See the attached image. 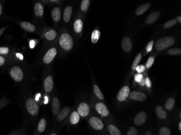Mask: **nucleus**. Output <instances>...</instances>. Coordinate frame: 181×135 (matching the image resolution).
Wrapping results in <instances>:
<instances>
[{"label":"nucleus","instance_id":"obj_1","mask_svg":"<svg viewBox=\"0 0 181 135\" xmlns=\"http://www.w3.org/2000/svg\"><path fill=\"white\" fill-rule=\"evenodd\" d=\"M175 43V38L172 36H166L160 38L156 43V48L158 50H162L168 48Z\"/></svg>","mask_w":181,"mask_h":135},{"label":"nucleus","instance_id":"obj_2","mask_svg":"<svg viewBox=\"0 0 181 135\" xmlns=\"http://www.w3.org/2000/svg\"><path fill=\"white\" fill-rule=\"evenodd\" d=\"M59 45L65 50H70L73 46L72 37L70 34L63 33L59 38Z\"/></svg>","mask_w":181,"mask_h":135},{"label":"nucleus","instance_id":"obj_3","mask_svg":"<svg viewBox=\"0 0 181 135\" xmlns=\"http://www.w3.org/2000/svg\"><path fill=\"white\" fill-rule=\"evenodd\" d=\"M26 107L28 113L30 115L36 116L39 111V107L36 101L33 98H28L26 103Z\"/></svg>","mask_w":181,"mask_h":135},{"label":"nucleus","instance_id":"obj_4","mask_svg":"<svg viewBox=\"0 0 181 135\" xmlns=\"http://www.w3.org/2000/svg\"><path fill=\"white\" fill-rule=\"evenodd\" d=\"M11 76L14 80L20 82L24 78V72L21 68L19 66H14L11 68L10 71Z\"/></svg>","mask_w":181,"mask_h":135},{"label":"nucleus","instance_id":"obj_5","mask_svg":"<svg viewBox=\"0 0 181 135\" xmlns=\"http://www.w3.org/2000/svg\"><path fill=\"white\" fill-rule=\"evenodd\" d=\"M57 50L56 48H52L47 51L43 58V62L46 64L50 63L53 61L57 55Z\"/></svg>","mask_w":181,"mask_h":135},{"label":"nucleus","instance_id":"obj_6","mask_svg":"<svg viewBox=\"0 0 181 135\" xmlns=\"http://www.w3.org/2000/svg\"><path fill=\"white\" fill-rule=\"evenodd\" d=\"M90 124L94 129L97 130H101L104 128V125L102 120L97 117H92L89 120Z\"/></svg>","mask_w":181,"mask_h":135},{"label":"nucleus","instance_id":"obj_7","mask_svg":"<svg viewBox=\"0 0 181 135\" xmlns=\"http://www.w3.org/2000/svg\"><path fill=\"white\" fill-rule=\"evenodd\" d=\"M147 120V113L144 111H141L134 117L133 122L134 124L137 126H141L143 124H144Z\"/></svg>","mask_w":181,"mask_h":135},{"label":"nucleus","instance_id":"obj_8","mask_svg":"<svg viewBox=\"0 0 181 135\" xmlns=\"http://www.w3.org/2000/svg\"><path fill=\"white\" fill-rule=\"evenodd\" d=\"M130 93V90L128 86L123 87L117 94V99L119 101H124L129 97Z\"/></svg>","mask_w":181,"mask_h":135},{"label":"nucleus","instance_id":"obj_9","mask_svg":"<svg viewBox=\"0 0 181 135\" xmlns=\"http://www.w3.org/2000/svg\"><path fill=\"white\" fill-rule=\"evenodd\" d=\"M78 112L81 117H86L90 113V107L85 102H81L78 107Z\"/></svg>","mask_w":181,"mask_h":135},{"label":"nucleus","instance_id":"obj_10","mask_svg":"<svg viewBox=\"0 0 181 135\" xmlns=\"http://www.w3.org/2000/svg\"><path fill=\"white\" fill-rule=\"evenodd\" d=\"M96 109L100 115L104 116V117H107V116H109V114H110V111H109L108 108H107L105 104L102 102H98L96 104Z\"/></svg>","mask_w":181,"mask_h":135},{"label":"nucleus","instance_id":"obj_11","mask_svg":"<svg viewBox=\"0 0 181 135\" xmlns=\"http://www.w3.org/2000/svg\"><path fill=\"white\" fill-rule=\"evenodd\" d=\"M129 96L131 99L137 101H144L147 98V95L144 93L138 91H132L130 93Z\"/></svg>","mask_w":181,"mask_h":135},{"label":"nucleus","instance_id":"obj_12","mask_svg":"<svg viewBox=\"0 0 181 135\" xmlns=\"http://www.w3.org/2000/svg\"><path fill=\"white\" fill-rule=\"evenodd\" d=\"M53 79L52 76L49 75L44 81V89L46 93H50L53 89Z\"/></svg>","mask_w":181,"mask_h":135},{"label":"nucleus","instance_id":"obj_13","mask_svg":"<svg viewBox=\"0 0 181 135\" xmlns=\"http://www.w3.org/2000/svg\"><path fill=\"white\" fill-rule=\"evenodd\" d=\"M121 46H122L124 50L126 52H130L131 50H132V41L131 40V39L128 37H124L123 40H122Z\"/></svg>","mask_w":181,"mask_h":135},{"label":"nucleus","instance_id":"obj_14","mask_svg":"<svg viewBox=\"0 0 181 135\" xmlns=\"http://www.w3.org/2000/svg\"><path fill=\"white\" fill-rule=\"evenodd\" d=\"M160 15L161 14L159 11H154L147 16L145 22L148 24H151L152 23L155 22L158 19V18L160 17Z\"/></svg>","mask_w":181,"mask_h":135},{"label":"nucleus","instance_id":"obj_15","mask_svg":"<svg viewBox=\"0 0 181 135\" xmlns=\"http://www.w3.org/2000/svg\"><path fill=\"white\" fill-rule=\"evenodd\" d=\"M20 25L23 29L29 33H33L36 30L35 26L28 22H21L20 23Z\"/></svg>","mask_w":181,"mask_h":135},{"label":"nucleus","instance_id":"obj_16","mask_svg":"<svg viewBox=\"0 0 181 135\" xmlns=\"http://www.w3.org/2000/svg\"><path fill=\"white\" fill-rule=\"evenodd\" d=\"M72 7L70 6L66 7L65 9H64L63 18H64V21L66 23H68L70 21V18L72 14Z\"/></svg>","mask_w":181,"mask_h":135},{"label":"nucleus","instance_id":"obj_17","mask_svg":"<svg viewBox=\"0 0 181 135\" xmlns=\"http://www.w3.org/2000/svg\"><path fill=\"white\" fill-rule=\"evenodd\" d=\"M61 11L59 7H56L52 9L51 12L52 17L54 21L58 22L60 21L61 19Z\"/></svg>","mask_w":181,"mask_h":135},{"label":"nucleus","instance_id":"obj_18","mask_svg":"<svg viewBox=\"0 0 181 135\" xmlns=\"http://www.w3.org/2000/svg\"><path fill=\"white\" fill-rule=\"evenodd\" d=\"M60 103L57 97H54L52 102V112L54 115H57L60 111Z\"/></svg>","mask_w":181,"mask_h":135},{"label":"nucleus","instance_id":"obj_19","mask_svg":"<svg viewBox=\"0 0 181 135\" xmlns=\"http://www.w3.org/2000/svg\"><path fill=\"white\" fill-rule=\"evenodd\" d=\"M70 111V109L69 107H65L62 109L60 110L59 112L57 115V120L58 121H62L66 118L68 115L69 112Z\"/></svg>","mask_w":181,"mask_h":135},{"label":"nucleus","instance_id":"obj_20","mask_svg":"<svg viewBox=\"0 0 181 135\" xmlns=\"http://www.w3.org/2000/svg\"><path fill=\"white\" fill-rule=\"evenodd\" d=\"M34 12L38 17H42L44 14V8L43 4L40 2L36 3L34 6Z\"/></svg>","mask_w":181,"mask_h":135},{"label":"nucleus","instance_id":"obj_21","mask_svg":"<svg viewBox=\"0 0 181 135\" xmlns=\"http://www.w3.org/2000/svg\"><path fill=\"white\" fill-rule=\"evenodd\" d=\"M156 113L158 117L161 119H165L167 117V113L161 106H158L156 108Z\"/></svg>","mask_w":181,"mask_h":135},{"label":"nucleus","instance_id":"obj_22","mask_svg":"<svg viewBox=\"0 0 181 135\" xmlns=\"http://www.w3.org/2000/svg\"><path fill=\"white\" fill-rule=\"evenodd\" d=\"M150 4L149 3H146L144 4L141 5L137 9L136 11V14L137 15H141L143 14V13H145L146 11H147L150 7Z\"/></svg>","mask_w":181,"mask_h":135},{"label":"nucleus","instance_id":"obj_23","mask_svg":"<svg viewBox=\"0 0 181 135\" xmlns=\"http://www.w3.org/2000/svg\"><path fill=\"white\" fill-rule=\"evenodd\" d=\"M73 27H74L75 32L77 33H81L83 28V22L82 21V20L80 19H77V20H75L74 23Z\"/></svg>","mask_w":181,"mask_h":135},{"label":"nucleus","instance_id":"obj_24","mask_svg":"<svg viewBox=\"0 0 181 135\" xmlns=\"http://www.w3.org/2000/svg\"><path fill=\"white\" fill-rule=\"evenodd\" d=\"M80 116L79 115L78 111H73L70 115V123L72 124H77L80 120Z\"/></svg>","mask_w":181,"mask_h":135},{"label":"nucleus","instance_id":"obj_25","mask_svg":"<svg viewBox=\"0 0 181 135\" xmlns=\"http://www.w3.org/2000/svg\"><path fill=\"white\" fill-rule=\"evenodd\" d=\"M57 33L55 30L51 29L46 33L45 38L48 41H53L57 37Z\"/></svg>","mask_w":181,"mask_h":135},{"label":"nucleus","instance_id":"obj_26","mask_svg":"<svg viewBox=\"0 0 181 135\" xmlns=\"http://www.w3.org/2000/svg\"><path fill=\"white\" fill-rule=\"evenodd\" d=\"M100 32L99 30H94L91 35V41L93 43H97L100 38Z\"/></svg>","mask_w":181,"mask_h":135},{"label":"nucleus","instance_id":"obj_27","mask_svg":"<svg viewBox=\"0 0 181 135\" xmlns=\"http://www.w3.org/2000/svg\"><path fill=\"white\" fill-rule=\"evenodd\" d=\"M109 133L111 135H121V133L117 127L112 124H110L108 126Z\"/></svg>","mask_w":181,"mask_h":135},{"label":"nucleus","instance_id":"obj_28","mask_svg":"<svg viewBox=\"0 0 181 135\" xmlns=\"http://www.w3.org/2000/svg\"><path fill=\"white\" fill-rule=\"evenodd\" d=\"M46 125H47V121L45 118L41 119L38 122V131L40 133L43 132L45 131V129L46 128Z\"/></svg>","mask_w":181,"mask_h":135},{"label":"nucleus","instance_id":"obj_29","mask_svg":"<svg viewBox=\"0 0 181 135\" xmlns=\"http://www.w3.org/2000/svg\"><path fill=\"white\" fill-rule=\"evenodd\" d=\"M175 104V100L173 98H169L167 99L166 103L165 104V107L166 110H171L173 109Z\"/></svg>","mask_w":181,"mask_h":135},{"label":"nucleus","instance_id":"obj_30","mask_svg":"<svg viewBox=\"0 0 181 135\" xmlns=\"http://www.w3.org/2000/svg\"><path fill=\"white\" fill-rule=\"evenodd\" d=\"M93 91L94 94L96 95V96L98 97L99 99H101V100H103L104 99V96L102 93V91L100 90L99 87H98L97 85H94L93 86Z\"/></svg>","mask_w":181,"mask_h":135},{"label":"nucleus","instance_id":"obj_31","mask_svg":"<svg viewBox=\"0 0 181 135\" xmlns=\"http://www.w3.org/2000/svg\"><path fill=\"white\" fill-rule=\"evenodd\" d=\"M90 1L88 0H83L81 4V11L84 12H86L90 6Z\"/></svg>","mask_w":181,"mask_h":135},{"label":"nucleus","instance_id":"obj_32","mask_svg":"<svg viewBox=\"0 0 181 135\" xmlns=\"http://www.w3.org/2000/svg\"><path fill=\"white\" fill-rule=\"evenodd\" d=\"M142 56V54L140 53V54H139L138 55H137L134 61H133V64H132V67H131V68H132V70H135L137 66H138L139 63L141 61Z\"/></svg>","mask_w":181,"mask_h":135},{"label":"nucleus","instance_id":"obj_33","mask_svg":"<svg viewBox=\"0 0 181 135\" xmlns=\"http://www.w3.org/2000/svg\"><path fill=\"white\" fill-rule=\"evenodd\" d=\"M168 54L170 55H179L181 54V50L180 48H175L169 49L168 51Z\"/></svg>","mask_w":181,"mask_h":135},{"label":"nucleus","instance_id":"obj_34","mask_svg":"<svg viewBox=\"0 0 181 135\" xmlns=\"http://www.w3.org/2000/svg\"><path fill=\"white\" fill-rule=\"evenodd\" d=\"M170 129L167 127H162L160 130V135H171Z\"/></svg>","mask_w":181,"mask_h":135},{"label":"nucleus","instance_id":"obj_35","mask_svg":"<svg viewBox=\"0 0 181 135\" xmlns=\"http://www.w3.org/2000/svg\"><path fill=\"white\" fill-rule=\"evenodd\" d=\"M177 20L176 19L171 20L169 21L166 22V23L164 24V27L165 28H169L173 27V25H175L177 23Z\"/></svg>","mask_w":181,"mask_h":135},{"label":"nucleus","instance_id":"obj_36","mask_svg":"<svg viewBox=\"0 0 181 135\" xmlns=\"http://www.w3.org/2000/svg\"><path fill=\"white\" fill-rule=\"evenodd\" d=\"M127 135H138V131L136 129V128L133 127H130V129L128 131Z\"/></svg>","mask_w":181,"mask_h":135},{"label":"nucleus","instance_id":"obj_37","mask_svg":"<svg viewBox=\"0 0 181 135\" xmlns=\"http://www.w3.org/2000/svg\"><path fill=\"white\" fill-rule=\"evenodd\" d=\"M154 61H155L154 57H150L148 60H147V63H146V67L147 68H150L151 66H152Z\"/></svg>","mask_w":181,"mask_h":135},{"label":"nucleus","instance_id":"obj_38","mask_svg":"<svg viewBox=\"0 0 181 135\" xmlns=\"http://www.w3.org/2000/svg\"><path fill=\"white\" fill-rule=\"evenodd\" d=\"M9 53V48L6 46L0 47V55H6Z\"/></svg>","mask_w":181,"mask_h":135},{"label":"nucleus","instance_id":"obj_39","mask_svg":"<svg viewBox=\"0 0 181 135\" xmlns=\"http://www.w3.org/2000/svg\"><path fill=\"white\" fill-rule=\"evenodd\" d=\"M135 70L137 72H138V74L142 73L144 72L145 70V67L144 65H140V66H137Z\"/></svg>","mask_w":181,"mask_h":135},{"label":"nucleus","instance_id":"obj_40","mask_svg":"<svg viewBox=\"0 0 181 135\" xmlns=\"http://www.w3.org/2000/svg\"><path fill=\"white\" fill-rule=\"evenodd\" d=\"M153 43H154V41H151L147 44V46L146 47V50H147V53L151 52V50H152Z\"/></svg>","mask_w":181,"mask_h":135},{"label":"nucleus","instance_id":"obj_41","mask_svg":"<svg viewBox=\"0 0 181 135\" xmlns=\"http://www.w3.org/2000/svg\"><path fill=\"white\" fill-rule=\"evenodd\" d=\"M143 75H142V74H138H138H136L134 75V81H135L136 82L139 83L141 81V80L143 78Z\"/></svg>","mask_w":181,"mask_h":135},{"label":"nucleus","instance_id":"obj_42","mask_svg":"<svg viewBox=\"0 0 181 135\" xmlns=\"http://www.w3.org/2000/svg\"><path fill=\"white\" fill-rule=\"evenodd\" d=\"M145 85L149 88H150L151 87V82L149 77H147L145 78Z\"/></svg>","mask_w":181,"mask_h":135},{"label":"nucleus","instance_id":"obj_43","mask_svg":"<svg viewBox=\"0 0 181 135\" xmlns=\"http://www.w3.org/2000/svg\"><path fill=\"white\" fill-rule=\"evenodd\" d=\"M5 59L4 57L0 56V66H2L4 64L5 62Z\"/></svg>","mask_w":181,"mask_h":135},{"label":"nucleus","instance_id":"obj_44","mask_svg":"<svg viewBox=\"0 0 181 135\" xmlns=\"http://www.w3.org/2000/svg\"><path fill=\"white\" fill-rule=\"evenodd\" d=\"M139 85H141V86H145V79L143 77V78L141 80V81L139 82Z\"/></svg>","mask_w":181,"mask_h":135},{"label":"nucleus","instance_id":"obj_45","mask_svg":"<svg viewBox=\"0 0 181 135\" xmlns=\"http://www.w3.org/2000/svg\"><path fill=\"white\" fill-rule=\"evenodd\" d=\"M6 29V27H3L0 28V37L1 36L2 34H3V33L4 32V30Z\"/></svg>","mask_w":181,"mask_h":135},{"label":"nucleus","instance_id":"obj_46","mask_svg":"<svg viewBox=\"0 0 181 135\" xmlns=\"http://www.w3.org/2000/svg\"><path fill=\"white\" fill-rule=\"evenodd\" d=\"M16 56H17V58H19V59H23V55L20 54V53H17L16 54Z\"/></svg>","mask_w":181,"mask_h":135},{"label":"nucleus","instance_id":"obj_47","mask_svg":"<svg viewBox=\"0 0 181 135\" xmlns=\"http://www.w3.org/2000/svg\"><path fill=\"white\" fill-rule=\"evenodd\" d=\"M34 46H35V42H34V41H31L30 42V46L33 48L34 47Z\"/></svg>","mask_w":181,"mask_h":135},{"label":"nucleus","instance_id":"obj_48","mask_svg":"<svg viewBox=\"0 0 181 135\" xmlns=\"http://www.w3.org/2000/svg\"><path fill=\"white\" fill-rule=\"evenodd\" d=\"M2 11H3V10H2V4L0 3V15H2Z\"/></svg>","mask_w":181,"mask_h":135},{"label":"nucleus","instance_id":"obj_49","mask_svg":"<svg viewBox=\"0 0 181 135\" xmlns=\"http://www.w3.org/2000/svg\"><path fill=\"white\" fill-rule=\"evenodd\" d=\"M177 21L179 22V23H181V16H178L177 17Z\"/></svg>","mask_w":181,"mask_h":135},{"label":"nucleus","instance_id":"obj_50","mask_svg":"<svg viewBox=\"0 0 181 135\" xmlns=\"http://www.w3.org/2000/svg\"><path fill=\"white\" fill-rule=\"evenodd\" d=\"M145 135H152V133H151V131H148L146 133Z\"/></svg>","mask_w":181,"mask_h":135},{"label":"nucleus","instance_id":"obj_51","mask_svg":"<svg viewBox=\"0 0 181 135\" xmlns=\"http://www.w3.org/2000/svg\"><path fill=\"white\" fill-rule=\"evenodd\" d=\"M179 131H181V122L179 123Z\"/></svg>","mask_w":181,"mask_h":135},{"label":"nucleus","instance_id":"obj_52","mask_svg":"<svg viewBox=\"0 0 181 135\" xmlns=\"http://www.w3.org/2000/svg\"><path fill=\"white\" fill-rule=\"evenodd\" d=\"M57 135V134H56V133H52V134H51V135Z\"/></svg>","mask_w":181,"mask_h":135}]
</instances>
